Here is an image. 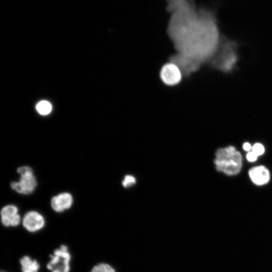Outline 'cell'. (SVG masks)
<instances>
[{
	"label": "cell",
	"mask_w": 272,
	"mask_h": 272,
	"mask_svg": "<svg viewBox=\"0 0 272 272\" xmlns=\"http://www.w3.org/2000/svg\"><path fill=\"white\" fill-rule=\"evenodd\" d=\"M172 12L167 33L176 52L202 65L211 61L221 39L214 15L197 10L191 0H167Z\"/></svg>",
	"instance_id": "cell-1"
},
{
	"label": "cell",
	"mask_w": 272,
	"mask_h": 272,
	"mask_svg": "<svg viewBox=\"0 0 272 272\" xmlns=\"http://www.w3.org/2000/svg\"><path fill=\"white\" fill-rule=\"evenodd\" d=\"M214 160L216 168L228 175L238 174L242 167V156L233 146L218 149Z\"/></svg>",
	"instance_id": "cell-2"
},
{
	"label": "cell",
	"mask_w": 272,
	"mask_h": 272,
	"mask_svg": "<svg viewBox=\"0 0 272 272\" xmlns=\"http://www.w3.org/2000/svg\"><path fill=\"white\" fill-rule=\"evenodd\" d=\"M21 175L20 181L12 182L11 188L21 194H28L32 193L37 185L36 178L33 175L32 169L28 166H23L17 169Z\"/></svg>",
	"instance_id": "cell-3"
},
{
	"label": "cell",
	"mask_w": 272,
	"mask_h": 272,
	"mask_svg": "<svg viewBox=\"0 0 272 272\" xmlns=\"http://www.w3.org/2000/svg\"><path fill=\"white\" fill-rule=\"evenodd\" d=\"M51 259L47 264V268L51 272H69L71 255L68 248L61 245L59 249L54 251L50 256Z\"/></svg>",
	"instance_id": "cell-4"
},
{
	"label": "cell",
	"mask_w": 272,
	"mask_h": 272,
	"mask_svg": "<svg viewBox=\"0 0 272 272\" xmlns=\"http://www.w3.org/2000/svg\"><path fill=\"white\" fill-rule=\"evenodd\" d=\"M159 75L162 82L165 85L170 87L179 84L183 77L179 68L170 61L166 63L161 67Z\"/></svg>",
	"instance_id": "cell-5"
},
{
	"label": "cell",
	"mask_w": 272,
	"mask_h": 272,
	"mask_svg": "<svg viewBox=\"0 0 272 272\" xmlns=\"http://www.w3.org/2000/svg\"><path fill=\"white\" fill-rule=\"evenodd\" d=\"M169 61L174 63L179 68L183 77H189L201 65L194 59L177 52L170 56Z\"/></svg>",
	"instance_id": "cell-6"
},
{
	"label": "cell",
	"mask_w": 272,
	"mask_h": 272,
	"mask_svg": "<svg viewBox=\"0 0 272 272\" xmlns=\"http://www.w3.org/2000/svg\"><path fill=\"white\" fill-rule=\"evenodd\" d=\"M45 221L43 216L35 211L28 212L23 220V225L29 232H36L44 225Z\"/></svg>",
	"instance_id": "cell-7"
},
{
	"label": "cell",
	"mask_w": 272,
	"mask_h": 272,
	"mask_svg": "<svg viewBox=\"0 0 272 272\" xmlns=\"http://www.w3.org/2000/svg\"><path fill=\"white\" fill-rule=\"evenodd\" d=\"M1 215L2 223L5 226L15 227L20 223V216L15 206L10 205L4 207L1 210Z\"/></svg>",
	"instance_id": "cell-8"
},
{
	"label": "cell",
	"mask_w": 272,
	"mask_h": 272,
	"mask_svg": "<svg viewBox=\"0 0 272 272\" xmlns=\"http://www.w3.org/2000/svg\"><path fill=\"white\" fill-rule=\"evenodd\" d=\"M73 202L72 195L63 192L53 196L51 200V206L56 212H62L71 207Z\"/></svg>",
	"instance_id": "cell-9"
},
{
	"label": "cell",
	"mask_w": 272,
	"mask_h": 272,
	"mask_svg": "<svg viewBox=\"0 0 272 272\" xmlns=\"http://www.w3.org/2000/svg\"><path fill=\"white\" fill-rule=\"evenodd\" d=\"M249 176L253 183L257 185L266 184L270 178L268 169L263 166H258L251 168Z\"/></svg>",
	"instance_id": "cell-10"
},
{
	"label": "cell",
	"mask_w": 272,
	"mask_h": 272,
	"mask_svg": "<svg viewBox=\"0 0 272 272\" xmlns=\"http://www.w3.org/2000/svg\"><path fill=\"white\" fill-rule=\"evenodd\" d=\"M22 272H38L39 264L36 260L31 259L28 256H24L20 260Z\"/></svg>",
	"instance_id": "cell-11"
},
{
	"label": "cell",
	"mask_w": 272,
	"mask_h": 272,
	"mask_svg": "<svg viewBox=\"0 0 272 272\" xmlns=\"http://www.w3.org/2000/svg\"><path fill=\"white\" fill-rule=\"evenodd\" d=\"M36 109L39 114L47 115L51 112L52 106L49 102L43 100L37 104Z\"/></svg>",
	"instance_id": "cell-12"
},
{
	"label": "cell",
	"mask_w": 272,
	"mask_h": 272,
	"mask_svg": "<svg viewBox=\"0 0 272 272\" xmlns=\"http://www.w3.org/2000/svg\"><path fill=\"white\" fill-rule=\"evenodd\" d=\"M91 272H115V270L110 265L102 263L95 266Z\"/></svg>",
	"instance_id": "cell-13"
},
{
	"label": "cell",
	"mask_w": 272,
	"mask_h": 272,
	"mask_svg": "<svg viewBox=\"0 0 272 272\" xmlns=\"http://www.w3.org/2000/svg\"><path fill=\"white\" fill-rule=\"evenodd\" d=\"M252 152L257 156L262 155L264 152L263 146L260 143L255 144L252 147Z\"/></svg>",
	"instance_id": "cell-14"
},
{
	"label": "cell",
	"mask_w": 272,
	"mask_h": 272,
	"mask_svg": "<svg viewBox=\"0 0 272 272\" xmlns=\"http://www.w3.org/2000/svg\"><path fill=\"white\" fill-rule=\"evenodd\" d=\"M135 182V178L131 175H126L125 176L124 180L122 181V185L126 187Z\"/></svg>",
	"instance_id": "cell-15"
},
{
	"label": "cell",
	"mask_w": 272,
	"mask_h": 272,
	"mask_svg": "<svg viewBox=\"0 0 272 272\" xmlns=\"http://www.w3.org/2000/svg\"><path fill=\"white\" fill-rule=\"evenodd\" d=\"M257 156L253 152H249L246 155V158L249 162H254L257 160Z\"/></svg>",
	"instance_id": "cell-16"
},
{
	"label": "cell",
	"mask_w": 272,
	"mask_h": 272,
	"mask_svg": "<svg viewBox=\"0 0 272 272\" xmlns=\"http://www.w3.org/2000/svg\"><path fill=\"white\" fill-rule=\"evenodd\" d=\"M243 149L246 151H249L252 147L249 143H245L243 145Z\"/></svg>",
	"instance_id": "cell-17"
},
{
	"label": "cell",
	"mask_w": 272,
	"mask_h": 272,
	"mask_svg": "<svg viewBox=\"0 0 272 272\" xmlns=\"http://www.w3.org/2000/svg\"><path fill=\"white\" fill-rule=\"evenodd\" d=\"M1 272H6V271L2 270Z\"/></svg>",
	"instance_id": "cell-18"
}]
</instances>
